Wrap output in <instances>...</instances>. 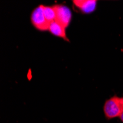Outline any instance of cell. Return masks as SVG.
Returning <instances> with one entry per match:
<instances>
[{
    "label": "cell",
    "mask_w": 123,
    "mask_h": 123,
    "mask_svg": "<svg viewBox=\"0 0 123 123\" xmlns=\"http://www.w3.org/2000/svg\"><path fill=\"white\" fill-rule=\"evenodd\" d=\"M119 118H120V119H121V121L123 122V113L120 115V117H119Z\"/></svg>",
    "instance_id": "7"
},
{
    "label": "cell",
    "mask_w": 123,
    "mask_h": 123,
    "mask_svg": "<svg viewBox=\"0 0 123 123\" xmlns=\"http://www.w3.org/2000/svg\"><path fill=\"white\" fill-rule=\"evenodd\" d=\"M48 31L49 32H51L52 35H54L55 36H58L59 38H61L63 40H66V41H69L68 38H67V36H66V27H64L63 25L59 24L56 21H55L49 24Z\"/></svg>",
    "instance_id": "5"
},
{
    "label": "cell",
    "mask_w": 123,
    "mask_h": 123,
    "mask_svg": "<svg viewBox=\"0 0 123 123\" xmlns=\"http://www.w3.org/2000/svg\"><path fill=\"white\" fill-rule=\"evenodd\" d=\"M43 13L46 19L49 23L55 21L56 20V11H55L54 6H43Z\"/></svg>",
    "instance_id": "6"
},
{
    "label": "cell",
    "mask_w": 123,
    "mask_h": 123,
    "mask_svg": "<svg viewBox=\"0 0 123 123\" xmlns=\"http://www.w3.org/2000/svg\"><path fill=\"white\" fill-rule=\"evenodd\" d=\"M54 7L56 11L55 21L66 28L69 25L72 19V12L70 9L63 5H55Z\"/></svg>",
    "instance_id": "3"
},
{
    "label": "cell",
    "mask_w": 123,
    "mask_h": 123,
    "mask_svg": "<svg viewBox=\"0 0 123 123\" xmlns=\"http://www.w3.org/2000/svg\"><path fill=\"white\" fill-rule=\"evenodd\" d=\"M43 5H39L32 10L31 14V22L32 25L40 31H48L49 23L43 13Z\"/></svg>",
    "instance_id": "2"
},
{
    "label": "cell",
    "mask_w": 123,
    "mask_h": 123,
    "mask_svg": "<svg viewBox=\"0 0 123 123\" xmlns=\"http://www.w3.org/2000/svg\"><path fill=\"white\" fill-rule=\"evenodd\" d=\"M73 4L84 13H91L94 11L97 5L96 0H74Z\"/></svg>",
    "instance_id": "4"
},
{
    "label": "cell",
    "mask_w": 123,
    "mask_h": 123,
    "mask_svg": "<svg viewBox=\"0 0 123 123\" xmlns=\"http://www.w3.org/2000/svg\"><path fill=\"white\" fill-rule=\"evenodd\" d=\"M103 111L107 119H113L123 113V97L114 96L106 100Z\"/></svg>",
    "instance_id": "1"
}]
</instances>
